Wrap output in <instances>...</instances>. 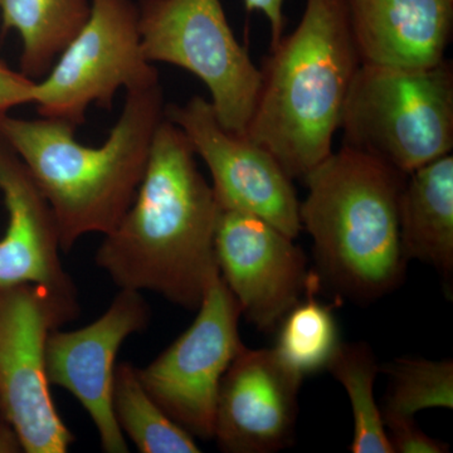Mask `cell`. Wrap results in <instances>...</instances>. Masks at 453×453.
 <instances>
[{"instance_id":"cell-1","label":"cell","mask_w":453,"mask_h":453,"mask_svg":"<svg viewBox=\"0 0 453 453\" xmlns=\"http://www.w3.org/2000/svg\"><path fill=\"white\" fill-rule=\"evenodd\" d=\"M195 157L164 115L135 199L95 256L119 288L155 292L189 311L219 275L214 240L222 213Z\"/></svg>"},{"instance_id":"cell-2","label":"cell","mask_w":453,"mask_h":453,"mask_svg":"<svg viewBox=\"0 0 453 453\" xmlns=\"http://www.w3.org/2000/svg\"><path fill=\"white\" fill-rule=\"evenodd\" d=\"M165 105L160 82L127 91L120 118L98 148L77 142L76 127L55 119L8 115L0 121V139L49 203L61 251L89 234H109L120 223L144 178Z\"/></svg>"},{"instance_id":"cell-3","label":"cell","mask_w":453,"mask_h":453,"mask_svg":"<svg viewBox=\"0 0 453 453\" xmlns=\"http://www.w3.org/2000/svg\"><path fill=\"white\" fill-rule=\"evenodd\" d=\"M362 65L344 0H305L299 26L270 50L246 135L303 179L333 153Z\"/></svg>"},{"instance_id":"cell-4","label":"cell","mask_w":453,"mask_h":453,"mask_svg":"<svg viewBox=\"0 0 453 453\" xmlns=\"http://www.w3.org/2000/svg\"><path fill=\"white\" fill-rule=\"evenodd\" d=\"M407 175L342 146L303 181L301 226L311 235L321 273L340 296L369 303L399 288L405 259L399 199Z\"/></svg>"},{"instance_id":"cell-5","label":"cell","mask_w":453,"mask_h":453,"mask_svg":"<svg viewBox=\"0 0 453 453\" xmlns=\"http://www.w3.org/2000/svg\"><path fill=\"white\" fill-rule=\"evenodd\" d=\"M339 129L342 145L408 175L453 149V65L362 64Z\"/></svg>"},{"instance_id":"cell-6","label":"cell","mask_w":453,"mask_h":453,"mask_svg":"<svg viewBox=\"0 0 453 453\" xmlns=\"http://www.w3.org/2000/svg\"><path fill=\"white\" fill-rule=\"evenodd\" d=\"M79 311L74 283L0 286V408L27 453H65L74 441L50 395L46 347Z\"/></svg>"},{"instance_id":"cell-7","label":"cell","mask_w":453,"mask_h":453,"mask_svg":"<svg viewBox=\"0 0 453 453\" xmlns=\"http://www.w3.org/2000/svg\"><path fill=\"white\" fill-rule=\"evenodd\" d=\"M142 49L151 64L178 65L211 92L226 130L246 134L261 70L235 38L220 0H138Z\"/></svg>"},{"instance_id":"cell-8","label":"cell","mask_w":453,"mask_h":453,"mask_svg":"<svg viewBox=\"0 0 453 453\" xmlns=\"http://www.w3.org/2000/svg\"><path fill=\"white\" fill-rule=\"evenodd\" d=\"M145 58L138 5L133 0H91L88 22L62 50L49 74L35 81L32 105L41 118L86 122L92 104L110 110L119 89L159 83Z\"/></svg>"},{"instance_id":"cell-9","label":"cell","mask_w":453,"mask_h":453,"mask_svg":"<svg viewBox=\"0 0 453 453\" xmlns=\"http://www.w3.org/2000/svg\"><path fill=\"white\" fill-rule=\"evenodd\" d=\"M196 320L157 359L138 369L149 395L173 421L201 440H213L223 375L244 348L240 306L220 275L196 309Z\"/></svg>"},{"instance_id":"cell-10","label":"cell","mask_w":453,"mask_h":453,"mask_svg":"<svg viewBox=\"0 0 453 453\" xmlns=\"http://www.w3.org/2000/svg\"><path fill=\"white\" fill-rule=\"evenodd\" d=\"M165 118L186 134L211 177L223 211L252 214L296 238L300 201L292 179L276 157L244 134L226 130L211 101L193 96L184 105H165Z\"/></svg>"},{"instance_id":"cell-11","label":"cell","mask_w":453,"mask_h":453,"mask_svg":"<svg viewBox=\"0 0 453 453\" xmlns=\"http://www.w3.org/2000/svg\"><path fill=\"white\" fill-rule=\"evenodd\" d=\"M214 251L241 314L261 332L276 329L316 275L294 238L252 214L222 210Z\"/></svg>"},{"instance_id":"cell-12","label":"cell","mask_w":453,"mask_h":453,"mask_svg":"<svg viewBox=\"0 0 453 453\" xmlns=\"http://www.w3.org/2000/svg\"><path fill=\"white\" fill-rule=\"evenodd\" d=\"M150 319L142 292L120 288L96 321L73 332L57 329L47 340L50 386L68 390L88 411L107 453L129 452L112 408L116 357L125 340L144 332Z\"/></svg>"},{"instance_id":"cell-13","label":"cell","mask_w":453,"mask_h":453,"mask_svg":"<svg viewBox=\"0 0 453 453\" xmlns=\"http://www.w3.org/2000/svg\"><path fill=\"white\" fill-rule=\"evenodd\" d=\"M303 380L273 348L244 347L220 381L213 436L219 449L273 453L291 446Z\"/></svg>"},{"instance_id":"cell-14","label":"cell","mask_w":453,"mask_h":453,"mask_svg":"<svg viewBox=\"0 0 453 453\" xmlns=\"http://www.w3.org/2000/svg\"><path fill=\"white\" fill-rule=\"evenodd\" d=\"M362 64L426 68L452 38L453 0H344Z\"/></svg>"},{"instance_id":"cell-15","label":"cell","mask_w":453,"mask_h":453,"mask_svg":"<svg viewBox=\"0 0 453 453\" xmlns=\"http://www.w3.org/2000/svg\"><path fill=\"white\" fill-rule=\"evenodd\" d=\"M0 193L8 211L7 231L0 240V286L73 283L59 258L58 232L49 203L2 139Z\"/></svg>"},{"instance_id":"cell-16","label":"cell","mask_w":453,"mask_h":453,"mask_svg":"<svg viewBox=\"0 0 453 453\" xmlns=\"http://www.w3.org/2000/svg\"><path fill=\"white\" fill-rule=\"evenodd\" d=\"M399 235L407 261L434 267L449 281L453 273V155L414 170L399 199Z\"/></svg>"},{"instance_id":"cell-17","label":"cell","mask_w":453,"mask_h":453,"mask_svg":"<svg viewBox=\"0 0 453 453\" xmlns=\"http://www.w3.org/2000/svg\"><path fill=\"white\" fill-rule=\"evenodd\" d=\"M89 13L91 0H0L3 31L22 42L20 73L35 81L49 74Z\"/></svg>"},{"instance_id":"cell-18","label":"cell","mask_w":453,"mask_h":453,"mask_svg":"<svg viewBox=\"0 0 453 453\" xmlns=\"http://www.w3.org/2000/svg\"><path fill=\"white\" fill-rule=\"evenodd\" d=\"M112 408L122 434L142 453H199L196 438L164 412L130 363L116 365Z\"/></svg>"},{"instance_id":"cell-19","label":"cell","mask_w":453,"mask_h":453,"mask_svg":"<svg viewBox=\"0 0 453 453\" xmlns=\"http://www.w3.org/2000/svg\"><path fill=\"white\" fill-rule=\"evenodd\" d=\"M326 369L350 401L354 418L350 452L395 453L375 402L374 383L380 368L371 347L366 342H340Z\"/></svg>"},{"instance_id":"cell-20","label":"cell","mask_w":453,"mask_h":453,"mask_svg":"<svg viewBox=\"0 0 453 453\" xmlns=\"http://www.w3.org/2000/svg\"><path fill=\"white\" fill-rule=\"evenodd\" d=\"M320 276L315 275L301 299L280 323L273 350L301 377L326 369L340 345L339 327L330 306L316 300Z\"/></svg>"},{"instance_id":"cell-21","label":"cell","mask_w":453,"mask_h":453,"mask_svg":"<svg viewBox=\"0 0 453 453\" xmlns=\"http://www.w3.org/2000/svg\"><path fill=\"white\" fill-rule=\"evenodd\" d=\"M381 371L389 377L381 417H416L431 408L452 410V359L396 357Z\"/></svg>"},{"instance_id":"cell-22","label":"cell","mask_w":453,"mask_h":453,"mask_svg":"<svg viewBox=\"0 0 453 453\" xmlns=\"http://www.w3.org/2000/svg\"><path fill=\"white\" fill-rule=\"evenodd\" d=\"M384 428L393 451L398 453H446L449 446L428 436L414 417L383 416Z\"/></svg>"},{"instance_id":"cell-23","label":"cell","mask_w":453,"mask_h":453,"mask_svg":"<svg viewBox=\"0 0 453 453\" xmlns=\"http://www.w3.org/2000/svg\"><path fill=\"white\" fill-rule=\"evenodd\" d=\"M35 80L0 62V121L18 106L32 105Z\"/></svg>"},{"instance_id":"cell-24","label":"cell","mask_w":453,"mask_h":453,"mask_svg":"<svg viewBox=\"0 0 453 453\" xmlns=\"http://www.w3.org/2000/svg\"><path fill=\"white\" fill-rule=\"evenodd\" d=\"M244 8L249 13L259 12L268 20L271 31V49L276 46L283 37L285 17H283V3L285 0H243Z\"/></svg>"},{"instance_id":"cell-25","label":"cell","mask_w":453,"mask_h":453,"mask_svg":"<svg viewBox=\"0 0 453 453\" xmlns=\"http://www.w3.org/2000/svg\"><path fill=\"white\" fill-rule=\"evenodd\" d=\"M19 449L16 434L9 426L2 412V408H0V452H17L19 451Z\"/></svg>"}]
</instances>
